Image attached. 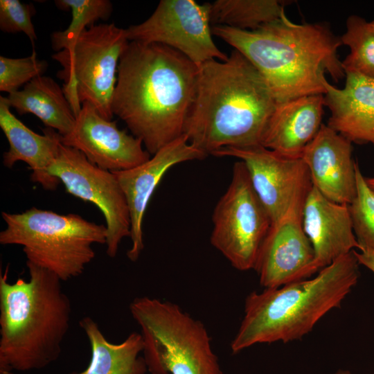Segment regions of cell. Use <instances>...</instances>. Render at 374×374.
Instances as JSON below:
<instances>
[{
  "mask_svg": "<svg viewBox=\"0 0 374 374\" xmlns=\"http://www.w3.org/2000/svg\"><path fill=\"white\" fill-rule=\"evenodd\" d=\"M198 73V65L172 48L130 41L118 66L112 113L153 155L184 134Z\"/></svg>",
  "mask_w": 374,
  "mask_h": 374,
  "instance_id": "1",
  "label": "cell"
},
{
  "mask_svg": "<svg viewBox=\"0 0 374 374\" xmlns=\"http://www.w3.org/2000/svg\"><path fill=\"white\" fill-rule=\"evenodd\" d=\"M276 104L261 73L234 49L226 61L199 65L184 134L207 156L226 148L259 145Z\"/></svg>",
  "mask_w": 374,
  "mask_h": 374,
  "instance_id": "2",
  "label": "cell"
},
{
  "mask_svg": "<svg viewBox=\"0 0 374 374\" xmlns=\"http://www.w3.org/2000/svg\"><path fill=\"white\" fill-rule=\"evenodd\" d=\"M212 33L258 70L276 103L325 94L326 73L335 82L345 76L338 56L340 37L323 24H295L285 15L255 30L213 26Z\"/></svg>",
  "mask_w": 374,
  "mask_h": 374,
  "instance_id": "3",
  "label": "cell"
},
{
  "mask_svg": "<svg viewBox=\"0 0 374 374\" xmlns=\"http://www.w3.org/2000/svg\"><path fill=\"white\" fill-rule=\"evenodd\" d=\"M29 280L0 275V374L44 368L55 362L70 327L71 304L61 280L26 262Z\"/></svg>",
  "mask_w": 374,
  "mask_h": 374,
  "instance_id": "4",
  "label": "cell"
},
{
  "mask_svg": "<svg viewBox=\"0 0 374 374\" xmlns=\"http://www.w3.org/2000/svg\"><path fill=\"white\" fill-rule=\"evenodd\" d=\"M359 265L353 251L315 276L250 293L231 344L232 353L256 344L301 339L328 312L340 306L358 281Z\"/></svg>",
  "mask_w": 374,
  "mask_h": 374,
  "instance_id": "5",
  "label": "cell"
},
{
  "mask_svg": "<svg viewBox=\"0 0 374 374\" xmlns=\"http://www.w3.org/2000/svg\"><path fill=\"white\" fill-rule=\"evenodd\" d=\"M1 216L6 227L0 233V244L21 246L26 262L62 281L81 275L95 257L93 245L106 244V225L77 214L32 207L20 213L3 211Z\"/></svg>",
  "mask_w": 374,
  "mask_h": 374,
  "instance_id": "6",
  "label": "cell"
},
{
  "mask_svg": "<svg viewBox=\"0 0 374 374\" xmlns=\"http://www.w3.org/2000/svg\"><path fill=\"white\" fill-rule=\"evenodd\" d=\"M151 374H222L204 324L179 305L142 296L130 304Z\"/></svg>",
  "mask_w": 374,
  "mask_h": 374,
  "instance_id": "7",
  "label": "cell"
},
{
  "mask_svg": "<svg viewBox=\"0 0 374 374\" xmlns=\"http://www.w3.org/2000/svg\"><path fill=\"white\" fill-rule=\"evenodd\" d=\"M129 42L125 29L100 24L83 31L70 49L52 55L62 66L57 77L64 81L62 88L75 116L88 102L104 118L112 120L116 75Z\"/></svg>",
  "mask_w": 374,
  "mask_h": 374,
  "instance_id": "8",
  "label": "cell"
},
{
  "mask_svg": "<svg viewBox=\"0 0 374 374\" xmlns=\"http://www.w3.org/2000/svg\"><path fill=\"white\" fill-rule=\"evenodd\" d=\"M212 222L211 244L236 269H253L271 222L243 161L235 162L231 182L214 208Z\"/></svg>",
  "mask_w": 374,
  "mask_h": 374,
  "instance_id": "9",
  "label": "cell"
},
{
  "mask_svg": "<svg viewBox=\"0 0 374 374\" xmlns=\"http://www.w3.org/2000/svg\"><path fill=\"white\" fill-rule=\"evenodd\" d=\"M48 172L61 181L66 192L95 204L107 227L106 253L116 256L122 240L130 236L131 222L125 196L115 175L93 165L78 150L61 143Z\"/></svg>",
  "mask_w": 374,
  "mask_h": 374,
  "instance_id": "10",
  "label": "cell"
},
{
  "mask_svg": "<svg viewBox=\"0 0 374 374\" xmlns=\"http://www.w3.org/2000/svg\"><path fill=\"white\" fill-rule=\"evenodd\" d=\"M211 25L209 3L161 0L145 21L125 30L129 41L167 46L199 66L229 57L214 43Z\"/></svg>",
  "mask_w": 374,
  "mask_h": 374,
  "instance_id": "11",
  "label": "cell"
},
{
  "mask_svg": "<svg viewBox=\"0 0 374 374\" xmlns=\"http://www.w3.org/2000/svg\"><path fill=\"white\" fill-rule=\"evenodd\" d=\"M213 156L235 157L244 163L252 186L271 225L282 218L297 199L306 196L312 186L308 168L302 158L284 157L261 145L226 148Z\"/></svg>",
  "mask_w": 374,
  "mask_h": 374,
  "instance_id": "12",
  "label": "cell"
},
{
  "mask_svg": "<svg viewBox=\"0 0 374 374\" xmlns=\"http://www.w3.org/2000/svg\"><path fill=\"white\" fill-rule=\"evenodd\" d=\"M307 195L297 199L271 226L262 244L253 269L265 289L305 280L318 272L314 250L303 226Z\"/></svg>",
  "mask_w": 374,
  "mask_h": 374,
  "instance_id": "13",
  "label": "cell"
},
{
  "mask_svg": "<svg viewBox=\"0 0 374 374\" xmlns=\"http://www.w3.org/2000/svg\"><path fill=\"white\" fill-rule=\"evenodd\" d=\"M61 143L110 172L131 169L150 158L140 139L120 130L116 121L104 118L88 102L82 104L73 130L61 136Z\"/></svg>",
  "mask_w": 374,
  "mask_h": 374,
  "instance_id": "14",
  "label": "cell"
},
{
  "mask_svg": "<svg viewBox=\"0 0 374 374\" xmlns=\"http://www.w3.org/2000/svg\"><path fill=\"white\" fill-rule=\"evenodd\" d=\"M207 157L193 146L183 134L163 147L145 163L131 169L112 172L123 191L129 208L132 245L127 256L131 261L137 260L144 248L143 217L150 199L164 175L175 165Z\"/></svg>",
  "mask_w": 374,
  "mask_h": 374,
  "instance_id": "15",
  "label": "cell"
},
{
  "mask_svg": "<svg viewBox=\"0 0 374 374\" xmlns=\"http://www.w3.org/2000/svg\"><path fill=\"white\" fill-rule=\"evenodd\" d=\"M312 186L329 200L350 204L357 193L352 143L325 124L301 157Z\"/></svg>",
  "mask_w": 374,
  "mask_h": 374,
  "instance_id": "16",
  "label": "cell"
},
{
  "mask_svg": "<svg viewBox=\"0 0 374 374\" xmlns=\"http://www.w3.org/2000/svg\"><path fill=\"white\" fill-rule=\"evenodd\" d=\"M303 226L314 250L318 272L359 249L348 205L329 200L313 186L303 206Z\"/></svg>",
  "mask_w": 374,
  "mask_h": 374,
  "instance_id": "17",
  "label": "cell"
},
{
  "mask_svg": "<svg viewBox=\"0 0 374 374\" xmlns=\"http://www.w3.org/2000/svg\"><path fill=\"white\" fill-rule=\"evenodd\" d=\"M345 77L343 89L323 81L330 112L327 125L352 143L374 146V79L350 71Z\"/></svg>",
  "mask_w": 374,
  "mask_h": 374,
  "instance_id": "18",
  "label": "cell"
},
{
  "mask_svg": "<svg viewBox=\"0 0 374 374\" xmlns=\"http://www.w3.org/2000/svg\"><path fill=\"white\" fill-rule=\"evenodd\" d=\"M323 94L277 103L266 125L261 145L277 154L301 158L322 125Z\"/></svg>",
  "mask_w": 374,
  "mask_h": 374,
  "instance_id": "19",
  "label": "cell"
},
{
  "mask_svg": "<svg viewBox=\"0 0 374 374\" xmlns=\"http://www.w3.org/2000/svg\"><path fill=\"white\" fill-rule=\"evenodd\" d=\"M0 127L9 144L3 164L10 168L16 162L24 161L32 170V181L46 190H55L60 181L48 172V168L57 155L61 135L49 127L43 130L44 134L33 132L11 112L7 98L1 96Z\"/></svg>",
  "mask_w": 374,
  "mask_h": 374,
  "instance_id": "20",
  "label": "cell"
},
{
  "mask_svg": "<svg viewBox=\"0 0 374 374\" xmlns=\"http://www.w3.org/2000/svg\"><path fill=\"white\" fill-rule=\"evenodd\" d=\"M6 98L10 107L19 114L36 116L46 127L61 136L69 134L74 127L75 115L63 88L50 77H37Z\"/></svg>",
  "mask_w": 374,
  "mask_h": 374,
  "instance_id": "21",
  "label": "cell"
},
{
  "mask_svg": "<svg viewBox=\"0 0 374 374\" xmlns=\"http://www.w3.org/2000/svg\"><path fill=\"white\" fill-rule=\"evenodd\" d=\"M79 324L88 338L91 357L85 370L70 374H145L148 371L144 358L139 356L143 350L141 333L132 332L123 342L113 344L90 317L82 318Z\"/></svg>",
  "mask_w": 374,
  "mask_h": 374,
  "instance_id": "22",
  "label": "cell"
},
{
  "mask_svg": "<svg viewBox=\"0 0 374 374\" xmlns=\"http://www.w3.org/2000/svg\"><path fill=\"white\" fill-rule=\"evenodd\" d=\"M287 1L217 0L209 3L211 24L255 30L282 18Z\"/></svg>",
  "mask_w": 374,
  "mask_h": 374,
  "instance_id": "23",
  "label": "cell"
},
{
  "mask_svg": "<svg viewBox=\"0 0 374 374\" xmlns=\"http://www.w3.org/2000/svg\"><path fill=\"white\" fill-rule=\"evenodd\" d=\"M58 9L71 11L72 19L64 30L51 34L52 48L58 52L70 49L87 26L91 27L99 19L107 20L113 8L109 0H55Z\"/></svg>",
  "mask_w": 374,
  "mask_h": 374,
  "instance_id": "24",
  "label": "cell"
},
{
  "mask_svg": "<svg viewBox=\"0 0 374 374\" xmlns=\"http://www.w3.org/2000/svg\"><path fill=\"white\" fill-rule=\"evenodd\" d=\"M346 32L340 37L350 53L342 62L344 72L350 71L374 79V33L370 22L353 15L346 20Z\"/></svg>",
  "mask_w": 374,
  "mask_h": 374,
  "instance_id": "25",
  "label": "cell"
},
{
  "mask_svg": "<svg viewBox=\"0 0 374 374\" xmlns=\"http://www.w3.org/2000/svg\"><path fill=\"white\" fill-rule=\"evenodd\" d=\"M357 193L348 209L359 251H374V193L367 185L358 163Z\"/></svg>",
  "mask_w": 374,
  "mask_h": 374,
  "instance_id": "26",
  "label": "cell"
},
{
  "mask_svg": "<svg viewBox=\"0 0 374 374\" xmlns=\"http://www.w3.org/2000/svg\"><path fill=\"white\" fill-rule=\"evenodd\" d=\"M48 63L37 58L33 49L30 55L21 58L0 56V91L8 93L16 91L23 84L43 75Z\"/></svg>",
  "mask_w": 374,
  "mask_h": 374,
  "instance_id": "27",
  "label": "cell"
},
{
  "mask_svg": "<svg viewBox=\"0 0 374 374\" xmlns=\"http://www.w3.org/2000/svg\"><path fill=\"white\" fill-rule=\"evenodd\" d=\"M35 14V9L32 3L19 0H0V29L5 33H24L34 49L37 35L32 17Z\"/></svg>",
  "mask_w": 374,
  "mask_h": 374,
  "instance_id": "28",
  "label": "cell"
},
{
  "mask_svg": "<svg viewBox=\"0 0 374 374\" xmlns=\"http://www.w3.org/2000/svg\"><path fill=\"white\" fill-rule=\"evenodd\" d=\"M359 265H364L374 273V251H359L353 250Z\"/></svg>",
  "mask_w": 374,
  "mask_h": 374,
  "instance_id": "29",
  "label": "cell"
},
{
  "mask_svg": "<svg viewBox=\"0 0 374 374\" xmlns=\"http://www.w3.org/2000/svg\"><path fill=\"white\" fill-rule=\"evenodd\" d=\"M365 180L368 187L374 193V177H365Z\"/></svg>",
  "mask_w": 374,
  "mask_h": 374,
  "instance_id": "30",
  "label": "cell"
},
{
  "mask_svg": "<svg viewBox=\"0 0 374 374\" xmlns=\"http://www.w3.org/2000/svg\"><path fill=\"white\" fill-rule=\"evenodd\" d=\"M332 374H352V373L348 370H339Z\"/></svg>",
  "mask_w": 374,
  "mask_h": 374,
  "instance_id": "31",
  "label": "cell"
},
{
  "mask_svg": "<svg viewBox=\"0 0 374 374\" xmlns=\"http://www.w3.org/2000/svg\"><path fill=\"white\" fill-rule=\"evenodd\" d=\"M370 24H371V28H372V30H373V33H374V19H373V21H371L370 22Z\"/></svg>",
  "mask_w": 374,
  "mask_h": 374,
  "instance_id": "32",
  "label": "cell"
},
{
  "mask_svg": "<svg viewBox=\"0 0 374 374\" xmlns=\"http://www.w3.org/2000/svg\"><path fill=\"white\" fill-rule=\"evenodd\" d=\"M374 374V373H373Z\"/></svg>",
  "mask_w": 374,
  "mask_h": 374,
  "instance_id": "33",
  "label": "cell"
}]
</instances>
